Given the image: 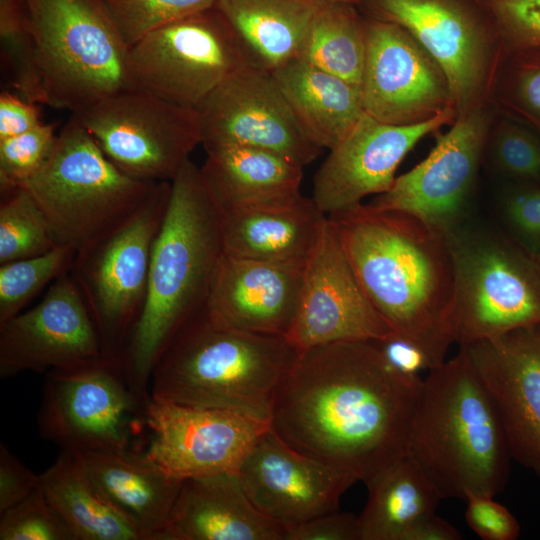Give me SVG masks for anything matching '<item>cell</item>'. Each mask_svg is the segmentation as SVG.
Here are the masks:
<instances>
[{"label":"cell","instance_id":"cell-1","mask_svg":"<svg viewBox=\"0 0 540 540\" xmlns=\"http://www.w3.org/2000/svg\"><path fill=\"white\" fill-rule=\"evenodd\" d=\"M422 384L394 370L375 341L312 347L280 382L270 427L302 454L367 484L407 453Z\"/></svg>","mask_w":540,"mask_h":540},{"label":"cell","instance_id":"cell-2","mask_svg":"<svg viewBox=\"0 0 540 540\" xmlns=\"http://www.w3.org/2000/svg\"><path fill=\"white\" fill-rule=\"evenodd\" d=\"M369 301L428 356L432 369L456 343L454 269L447 236L403 211L360 203L327 215Z\"/></svg>","mask_w":540,"mask_h":540},{"label":"cell","instance_id":"cell-3","mask_svg":"<svg viewBox=\"0 0 540 540\" xmlns=\"http://www.w3.org/2000/svg\"><path fill=\"white\" fill-rule=\"evenodd\" d=\"M219 211L200 168L188 159L171 181L167 212L155 241L143 310L117 358L147 404L153 368L175 334L206 308L223 255Z\"/></svg>","mask_w":540,"mask_h":540},{"label":"cell","instance_id":"cell-4","mask_svg":"<svg viewBox=\"0 0 540 540\" xmlns=\"http://www.w3.org/2000/svg\"><path fill=\"white\" fill-rule=\"evenodd\" d=\"M24 11L23 33L2 44L18 95L75 113L133 89L104 0H24Z\"/></svg>","mask_w":540,"mask_h":540},{"label":"cell","instance_id":"cell-5","mask_svg":"<svg viewBox=\"0 0 540 540\" xmlns=\"http://www.w3.org/2000/svg\"><path fill=\"white\" fill-rule=\"evenodd\" d=\"M407 453L442 499L496 496L505 488L512 459L507 440L463 348L423 378Z\"/></svg>","mask_w":540,"mask_h":540},{"label":"cell","instance_id":"cell-6","mask_svg":"<svg viewBox=\"0 0 540 540\" xmlns=\"http://www.w3.org/2000/svg\"><path fill=\"white\" fill-rule=\"evenodd\" d=\"M298 355L286 337L219 326L205 308L159 356L150 397L270 420L276 390Z\"/></svg>","mask_w":540,"mask_h":540},{"label":"cell","instance_id":"cell-7","mask_svg":"<svg viewBox=\"0 0 540 540\" xmlns=\"http://www.w3.org/2000/svg\"><path fill=\"white\" fill-rule=\"evenodd\" d=\"M158 183L125 174L70 118L47 163L21 187L43 212L55 245L77 254L124 224Z\"/></svg>","mask_w":540,"mask_h":540},{"label":"cell","instance_id":"cell-8","mask_svg":"<svg viewBox=\"0 0 540 540\" xmlns=\"http://www.w3.org/2000/svg\"><path fill=\"white\" fill-rule=\"evenodd\" d=\"M446 236L459 348L540 324V265L535 255L500 234L463 224Z\"/></svg>","mask_w":540,"mask_h":540},{"label":"cell","instance_id":"cell-9","mask_svg":"<svg viewBox=\"0 0 540 540\" xmlns=\"http://www.w3.org/2000/svg\"><path fill=\"white\" fill-rule=\"evenodd\" d=\"M171 194L159 182L119 228L76 254L70 274L98 330L106 357L117 360L143 310L155 241Z\"/></svg>","mask_w":540,"mask_h":540},{"label":"cell","instance_id":"cell-10","mask_svg":"<svg viewBox=\"0 0 540 540\" xmlns=\"http://www.w3.org/2000/svg\"><path fill=\"white\" fill-rule=\"evenodd\" d=\"M71 118L116 167L143 181L171 182L202 142L196 108L139 89L111 95Z\"/></svg>","mask_w":540,"mask_h":540},{"label":"cell","instance_id":"cell-11","mask_svg":"<svg viewBox=\"0 0 540 540\" xmlns=\"http://www.w3.org/2000/svg\"><path fill=\"white\" fill-rule=\"evenodd\" d=\"M145 406L119 362L103 356L45 373L38 429L61 450L122 451L132 448L134 432L145 426Z\"/></svg>","mask_w":540,"mask_h":540},{"label":"cell","instance_id":"cell-12","mask_svg":"<svg viewBox=\"0 0 540 540\" xmlns=\"http://www.w3.org/2000/svg\"><path fill=\"white\" fill-rule=\"evenodd\" d=\"M246 63L234 29L215 7L148 34L128 49L126 61L133 89L194 108Z\"/></svg>","mask_w":540,"mask_h":540},{"label":"cell","instance_id":"cell-13","mask_svg":"<svg viewBox=\"0 0 540 540\" xmlns=\"http://www.w3.org/2000/svg\"><path fill=\"white\" fill-rule=\"evenodd\" d=\"M195 108L205 150L255 147L302 167L323 150L303 130L272 72L249 63L229 74Z\"/></svg>","mask_w":540,"mask_h":540},{"label":"cell","instance_id":"cell-14","mask_svg":"<svg viewBox=\"0 0 540 540\" xmlns=\"http://www.w3.org/2000/svg\"><path fill=\"white\" fill-rule=\"evenodd\" d=\"M151 440L145 454L170 476L185 480L238 473L270 420L235 410L154 400L145 406Z\"/></svg>","mask_w":540,"mask_h":540},{"label":"cell","instance_id":"cell-15","mask_svg":"<svg viewBox=\"0 0 540 540\" xmlns=\"http://www.w3.org/2000/svg\"><path fill=\"white\" fill-rule=\"evenodd\" d=\"M393 334L364 293L327 216L304 265L298 309L287 339L301 352L341 341H379Z\"/></svg>","mask_w":540,"mask_h":540},{"label":"cell","instance_id":"cell-16","mask_svg":"<svg viewBox=\"0 0 540 540\" xmlns=\"http://www.w3.org/2000/svg\"><path fill=\"white\" fill-rule=\"evenodd\" d=\"M365 28L360 88L366 114L404 126L455 108L443 71L405 29L375 17L366 19Z\"/></svg>","mask_w":540,"mask_h":540},{"label":"cell","instance_id":"cell-17","mask_svg":"<svg viewBox=\"0 0 540 540\" xmlns=\"http://www.w3.org/2000/svg\"><path fill=\"white\" fill-rule=\"evenodd\" d=\"M487 133L488 117L479 105L458 113L430 154L368 204L407 212L445 234L453 231L463 224Z\"/></svg>","mask_w":540,"mask_h":540},{"label":"cell","instance_id":"cell-18","mask_svg":"<svg viewBox=\"0 0 540 540\" xmlns=\"http://www.w3.org/2000/svg\"><path fill=\"white\" fill-rule=\"evenodd\" d=\"M105 356L87 303L70 272L42 300L0 324V377L47 373Z\"/></svg>","mask_w":540,"mask_h":540},{"label":"cell","instance_id":"cell-19","mask_svg":"<svg viewBox=\"0 0 540 540\" xmlns=\"http://www.w3.org/2000/svg\"><path fill=\"white\" fill-rule=\"evenodd\" d=\"M372 17L398 24L443 71L457 113L479 105L489 68L487 28L466 0H360Z\"/></svg>","mask_w":540,"mask_h":540},{"label":"cell","instance_id":"cell-20","mask_svg":"<svg viewBox=\"0 0 540 540\" xmlns=\"http://www.w3.org/2000/svg\"><path fill=\"white\" fill-rule=\"evenodd\" d=\"M448 108L435 117L412 125L382 123L364 113L335 147L315 174L312 198L326 215L354 207L370 195L393 185L405 156L425 136L457 117Z\"/></svg>","mask_w":540,"mask_h":540},{"label":"cell","instance_id":"cell-21","mask_svg":"<svg viewBox=\"0 0 540 540\" xmlns=\"http://www.w3.org/2000/svg\"><path fill=\"white\" fill-rule=\"evenodd\" d=\"M460 348L491 398L512 459L540 476V324Z\"/></svg>","mask_w":540,"mask_h":540},{"label":"cell","instance_id":"cell-22","mask_svg":"<svg viewBox=\"0 0 540 540\" xmlns=\"http://www.w3.org/2000/svg\"><path fill=\"white\" fill-rule=\"evenodd\" d=\"M238 476L254 506L284 527L339 510L342 495L355 483L292 448L271 427L246 456Z\"/></svg>","mask_w":540,"mask_h":540},{"label":"cell","instance_id":"cell-23","mask_svg":"<svg viewBox=\"0 0 540 540\" xmlns=\"http://www.w3.org/2000/svg\"><path fill=\"white\" fill-rule=\"evenodd\" d=\"M303 269L223 252L206 313L225 328L287 338L298 309Z\"/></svg>","mask_w":540,"mask_h":540},{"label":"cell","instance_id":"cell-24","mask_svg":"<svg viewBox=\"0 0 540 540\" xmlns=\"http://www.w3.org/2000/svg\"><path fill=\"white\" fill-rule=\"evenodd\" d=\"M285 527L259 511L238 473L189 478L159 540H284Z\"/></svg>","mask_w":540,"mask_h":540},{"label":"cell","instance_id":"cell-25","mask_svg":"<svg viewBox=\"0 0 540 540\" xmlns=\"http://www.w3.org/2000/svg\"><path fill=\"white\" fill-rule=\"evenodd\" d=\"M327 215L302 194L219 212L224 253L244 259L304 266Z\"/></svg>","mask_w":540,"mask_h":540},{"label":"cell","instance_id":"cell-26","mask_svg":"<svg viewBox=\"0 0 540 540\" xmlns=\"http://www.w3.org/2000/svg\"><path fill=\"white\" fill-rule=\"evenodd\" d=\"M79 455L103 494L136 523L142 540H159L183 480L132 448Z\"/></svg>","mask_w":540,"mask_h":540},{"label":"cell","instance_id":"cell-27","mask_svg":"<svg viewBox=\"0 0 540 540\" xmlns=\"http://www.w3.org/2000/svg\"><path fill=\"white\" fill-rule=\"evenodd\" d=\"M200 167L206 191L219 212L289 199L301 194V165L272 151L241 145L205 150Z\"/></svg>","mask_w":540,"mask_h":540},{"label":"cell","instance_id":"cell-28","mask_svg":"<svg viewBox=\"0 0 540 540\" xmlns=\"http://www.w3.org/2000/svg\"><path fill=\"white\" fill-rule=\"evenodd\" d=\"M271 72L303 130L322 149L341 142L365 113L360 86L298 56Z\"/></svg>","mask_w":540,"mask_h":540},{"label":"cell","instance_id":"cell-29","mask_svg":"<svg viewBox=\"0 0 540 540\" xmlns=\"http://www.w3.org/2000/svg\"><path fill=\"white\" fill-rule=\"evenodd\" d=\"M40 488L75 540H142L136 523L98 488L78 453L61 450L40 474Z\"/></svg>","mask_w":540,"mask_h":540},{"label":"cell","instance_id":"cell-30","mask_svg":"<svg viewBox=\"0 0 540 540\" xmlns=\"http://www.w3.org/2000/svg\"><path fill=\"white\" fill-rule=\"evenodd\" d=\"M322 4L311 0H216L234 29L247 62L273 71L298 56Z\"/></svg>","mask_w":540,"mask_h":540},{"label":"cell","instance_id":"cell-31","mask_svg":"<svg viewBox=\"0 0 540 540\" xmlns=\"http://www.w3.org/2000/svg\"><path fill=\"white\" fill-rule=\"evenodd\" d=\"M365 485L368 499L358 516L360 540H407L442 499L408 453Z\"/></svg>","mask_w":540,"mask_h":540},{"label":"cell","instance_id":"cell-32","mask_svg":"<svg viewBox=\"0 0 540 540\" xmlns=\"http://www.w3.org/2000/svg\"><path fill=\"white\" fill-rule=\"evenodd\" d=\"M355 4L328 3L317 10L298 57L360 86L365 62V21Z\"/></svg>","mask_w":540,"mask_h":540},{"label":"cell","instance_id":"cell-33","mask_svg":"<svg viewBox=\"0 0 540 540\" xmlns=\"http://www.w3.org/2000/svg\"><path fill=\"white\" fill-rule=\"evenodd\" d=\"M56 247L40 207L23 187L1 193L0 264L44 254Z\"/></svg>","mask_w":540,"mask_h":540},{"label":"cell","instance_id":"cell-34","mask_svg":"<svg viewBox=\"0 0 540 540\" xmlns=\"http://www.w3.org/2000/svg\"><path fill=\"white\" fill-rule=\"evenodd\" d=\"M76 251L56 246L50 251L0 264V324L16 316L47 285L70 272Z\"/></svg>","mask_w":540,"mask_h":540},{"label":"cell","instance_id":"cell-35","mask_svg":"<svg viewBox=\"0 0 540 540\" xmlns=\"http://www.w3.org/2000/svg\"><path fill=\"white\" fill-rule=\"evenodd\" d=\"M127 49L148 34L199 11L216 0H104Z\"/></svg>","mask_w":540,"mask_h":540},{"label":"cell","instance_id":"cell-36","mask_svg":"<svg viewBox=\"0 0 540 540\" xmlns=\"http://www.w3.org/2000/svg\"><path fill=\"white\" fill-rule=\"evenodd\" d=\"M55 123H42L23 134L0 140L1 193L21 187L50 158L57 140Z\"/></svg>","mask_w":540,"mask_h":540},{"label":"cell","instance_id":"cell-37","mask_svg":"<svg viewBox=\"0 0 540 540\" xmlns=\"http://www.w3.org/2000/svg\"><path fill=\"white\" fill-rule=\"evenodd\" d=\"M0 515V540H75L40 487Z\"/></svg>","mask_w":540,"mask_h":540},{"label":"cell","instance_id":"cell-38","mask_svg":"<svg viewBox=\"0 0 540 540\" xmlns=\"http://www.w3.org/2000/svg\"><path fill=\"white\" fill-rule=\"evenodd\" d=\"M518 51L540 50V0H476Z\"/></svg>","mask_w":540,"mask_h":540},{"label":"cell","instance_id":"cell-39","mask_svg":"<svg viewBox=\"0 0 540 540\" xmlns=\"http://www.w3.org/2000/svg\"><path fill=\"white\" fill-rule=\"evenodd\" d=\"M492 156L495 165L511 177L540 178V142L517 124L499 126L492 141Z\"/></svg>","mask_w":540,"mask_h":540},{"label":"cell","instance_id":"cell-40","mask_svg":"<svg viewBox=\"0 0 540 540\" xmlns=\"http://www.w3.org/2000/svg\"><path fill=\"white\" fill-rule=\"evenodd\" d=\"M518 52L507 79V103L540 130V50Z\"/></svg>","mask_w":540,"mask_h":540},{"label":"cell","instance_id":"cell-41","mask_svg":"<svg viewBox=\"0 0 540 540\" xmlns=\"http://www.w3.org/2000/svg\"><path fill=\"white\" fill-rule=\"evenodd\" d=\"M495 496L469 493L465 519L469 528L483 540H515L520 535L516 517Z\"/></svg>","mask_w":540,"mask_h":540},{"label":"cell","instance_id":"cell-42","mask_svg":"<svg viewBox=\"0 0 540 540\" xmlns=\"http://www.w3.org/2000/svg\"><path fill=\"white\" fill-rule=\"evenodd\" d=\"M503 214L514 233L531 250L539 252L540 187H527L508 194L503 203Z\"/></svg>","mask_w":540,"mask_h":540},{"label":"cell","instance_id":"cell-43","mask_svg":"<svg viewBox=\"0 0 540 540\" xmlns=\"http://www.w3.org/2000/svg\"><path fill=\"white\" fill-rule=\"evenodd\" d=\"M284 540H360L358 516L339 510L286 526Z\"/></svg>","mask_w":540,"mask_h":540},{"label":"cell","instance_id":"cell-44","mask_svg":"<svg viewBox=\"0 0 540 540\" xmlns=\"http://www.w3.org/2000/svg\"><path fill=\"white\" fill-rule=\"evenodd\" d=\"M40 487L36 474L0 443V513L16 505Z\"/></svg>","mask_w":540,"mask_h":540},{"label":"cell","instance_id":"cell-45","mask_svg":"<svg viewBox=\"0 0 540 540\" xmlns=\"http://www.w3.org/2000/svg\"><path fill=\"white\" fill-rule=\"evenodd\" d=\"M37 103L4 90L0 95V140L23 134L42 124Z\"/></svg>","mask_w":540,"mask_h":540},{"label":"cell","instance_id":"cell-46","mask_svg":"<svg viewBox=\"0 0 540 540\" xmlns=\"http://www.w3.org/2000/svg\"><path fill=\"white\" fill-rule=\"evenodd\" d=\"M387 363L407 376H421L430 371L432 364L425 352L411 341L396 334L375 341Z\"/></svg>","mask_w":540,"mask_h":540},{"label":"cell","instance_id":"cell-47","mask_svg":"<svg viewBox=\"0 0 540 540\" xmlns=\"http://www.w3.org/2000/svg\"><path fill=\"white\" fill-rule=\"evenodd\" d=\"M460 532L447 520L435 513L419 522L410 532L407 540H459Z\"/></svg>","mask_w":540,"mask_h":540},{"label":"cell","instance_id":"cell-48","mask_svg":"<svg viewBox=\"0 0 540 540\" xmlns=\"http://www.w3.org/2000/svg\"><path fill=\"white\" fill-rule=\"evenodd\" d=\"M313 2H316L318 4H328V3H350L359 5L360 0H311Z\"/></svg>","mask_w":540,"mask_h":540},{"label":"cell","instance_id":"cell-49","mask_svg":"<svg viewBox=\"0 0 540 540\" xmlns=\"http://www.w3.org/2000/svg\"><path fill=\"white\" fill-rule=\"evenodd\" d=\"M535 258L540 265V251L535 254Z\"/></svg>","mask_w":540,"mask_h":540}]
</instances>
